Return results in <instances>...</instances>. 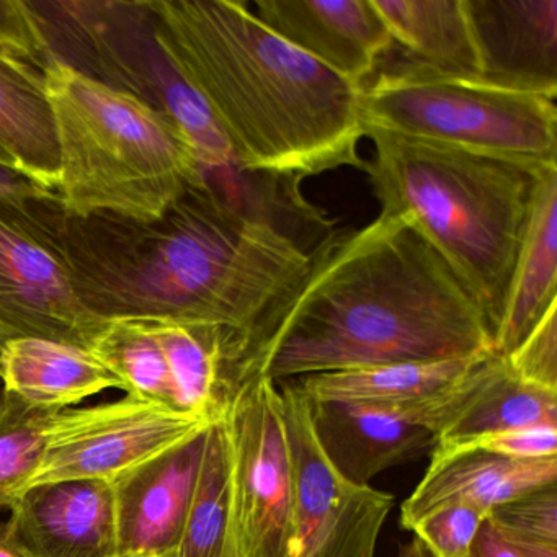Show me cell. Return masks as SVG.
Instances as JSON below:
<instances>
[{
	"label": "cell",
	"mask_w": 557,
	"mask_h": 557,
	"mask_svg": "<svg viewBox=\"0 0 557 557\" xmlns=\"http://www.w3.org/2000/svg\"><path fill=\"white\" fill-rule=\"evenodd\" d=\"M276 384L292 453L298 557H374L393 495L345 479L319 445L308 397L295 381Z\"/></svg>",
	"instance_id": "obj_9"
},
{
	"label": "cell",
	"mask_w": 557,
	"mask_h": 557,
	"mask_svg": "<svg viewBox=\"0 0 557 557\" xmlns=\"http://www.w3.org/2000/svg\"><path fill=\"white\" fill-rule=\"evenodd\" d=\"M482 449L513 459H537L557 456V426L537 425L508 430L495 435L481 436L456 448ZM438 451V449H433ZM448 451V449H442Z\"/></svg>",
	"instance_id": "obj_32"
},
{
	"label": "cell",
	"mask_w": 557,
	"mask_h": 557,
	"mask_svg": "<svg viewBox=\"0 0 557 557\" xmlns=\"http://www.w3.org/2000/svg\"><path fill=\"white\" fill-rule=\"evenodd\" d=\"M106 324L81 301L63 260L25 211L0 205V347L40 337L89 350Z\"/></svg>",
	"instance_id": "obj_11"
},
{
	"label": "cell",
	"mask_w": 557,
	"mask_h": 557,
	"mask_svg": "<svg viewBox=\"0 0 557 557\" xmlns=\"http://www.w3.org/2000/svg\"><path fill=\"white\" fill-rule=\"evenodd\" d=\"M9 530L28 557H120L113 484L76 479L27 488Z\"/></svg>",
	"instance_id": "obj_14"
},
{
	"label": "cell",
	"mask_w": 557,
	"mask_h": 557,
	"mask_svg": "<svg viewBox=\"0 0 557 557\" xmlns=\"http://www.w3.org/2000/svg\"><path fill=\"white\" fill-rule=\"evenodd\" d=\"M0 557H28L21 544L12 536L8 521L0 523Z\"/></svg>",
	"instance_id": "obj_35"
},
{
	"label": "cell",
	"mask_w": 557,
	"mask_h": 557,
	"mask_svg": "<svg viewBox=\"0 0 557 557\" xmlns=\"http://www.w3.org/2000/svg\"><path fill=\"white\" fill-rule=\"evenodd\" d=\"M520 557H557L556 484L534 488L492 508L485 518Z\"/></svg>",
	"instance_id": "obj_28"
},
{
	"label": "cell",
	"mask_w": 557,
	"mask_h": 557,
	"mask_svg": "<svg viewBox=\"0 0 557 557\" xmlns=\"http://www.w3.org/2000/svg\"><path fill=\"white\" fill-rule=\"evenodd\" d=\"M63 260L77 296L106 321L211 329L221 355L299 278L331 221L265 175H207L154 220L76 216L60 198L25 211Z\"/></svg>",
	"instance_id": "obj_1"
},
{
	"label": "cell",
	"mask_w": 557,
	"mask_h": 557,
	"mask_svg": "<svg viewBox=\"0 0 557 557\" xmlns=\"http://www.w3.org/2000/svg\"><path fill=\"white\" fill-rule=\"evenodd\" d=\"M433 449L442 451L508 430L557 426V391L520 380L504 357L491 351L433 400Z\"/></svg>",
	"instance_id": "obj_16"
},
{
	"label": "cell",
	"mask_w": 557,
	"mask_h": 557,
	"mask_svg": "<svg viewBox=\"0 0 557 557\" xmlns=\"http://www.w3.org/2000/svg\"><path fill=\"white\" fill-rule=\"evenodd\" d=\"M399 557H432L422 541L412 540L406 546L400 547Z\"/></svg>",
	"instance_id": "obj_36"
},
{
	"label": "cell",
	"mask_w": 557,
	"mask_h": 557,
	"mask_svg": "<svg viewBox=\"0 0 557 557\" xmlns=\"http://www.w3.org/2000/svg\"><path fill=\"white\" fill-rule=\"evenodd\" d=\"M556 481L557 456L513 459L472 448L432 451L425 475L400 508V523L412 531L433 511L455 504L488 515L492 508Z\"/></svg>",
	"instance_id": "obj_17"
},
{
	"label": "cell",
	"mask_w": 557,
	"mask_h": 557,
	"mask_svg": "<svg viewBox=\"0 0 557 557\" xmlns=\"http://www.w3.org/2000/svg\"><path fill=\"white\" fill-rule=\"evenodd\" d=\"M451 360L404 361L309 374L295 381L311 400L410 406L442 396L459 383L485 355Z\"/></svg>",
	"instance_id": "obj_23"
},
{
	"label": "cell",
	"mask_w": 557,
	"mask_h": 557,
	"mask_svg": "<svg viewBox=\"0 0 557 557\" xmlns=\"http://www.w3.org/2000/svg\"><path fill=\"white\" fill-rule=\"evenodd\" d=\"M485 351L491 331L453 270L409 218L380 213L311 250L299 278L224 351L221 389Z\"/></svg>",
	"instance_id": "obj_2"
},
{
	"label": "cell",
	"mask_w": 557,
	"mask_h": 557,
	"mask_svg": "<svg viewBox=\"0 0 557 557\" xmlns=\"http://www.w3.org/2000/svg\"><path fill=\"white\" fill-rule=\"evenodd\" d=\"M148 321L164 351L178 410L213 420L223 407L220 332L181 322Z\"/></svg>",
	"instance_id": "obj_25"
},
{
	"label": "cell",
	"mask_w": 557,
	"mask_h": 557,
	"mask_svg": "<svg viewBox=\"0 0 557 557\" xmlns=\"http://www.w3.org/2000/svg\"><path fill=\"white\" fill-rule=\"evenodd\" d=\"M156 34L210 110L240 171L305 181L361 169V86L267 28L237 0H152Z\"/></svg>",
	"instance_id": "obj_3"
},
{
	"label": "cell",
	"mask_w": 557,
	"mask_h": 557,
	"mask_svg": "<svg viewBox=\"0 0 557 557\" xmlns=\"http://www.w3.org/2000/svg\"><path fill=\"white\" fill-rule=\"evenodd\" d=\"M475 557H520L515 554L500 537L492 530L491 524L484 521L481 531H479L478 540L474 544Z\"/></svg>",
	"instance_id": "obj_34"
},
{
	"label": "cell",
	"mask_w": 557,
	"mask_h": 557,
	"mask_svg": "<svg viewBox=\"0 0 557 557\" xmlns=\"http://www.w3.org/2000/svg\"><path fill=\"white\" fill-rule=\"evenodd\" d=\"M61 409L30 406L5 393L0 403V510L27 491L44 461L51 423Z\"/></svg>",
	"instance_id": "obj_27"
},
{
	"label": "cell",
	"mask_w": 557,
	"mask_h": 557,
	"mask_svg": "<svg viewBox=\"0 0 557 557\" xmlns=\"http://www.w3.org/2000/svg\"><path fill=\"white\" fill-rule=\"evenodd\" d=\"M557 302V165L541 175L492 350L507 357Z\"/></svg>",
	"instance_id": "obj_20"
},
{
	"label": "cell",
	"mask_w": 557,
	"mask_h": 557,
	"mask_svg": "<svg viewBox=\"0 0 557 557\" xmlns=\"http://www.w3.org/2000/svg\"><path fill=\"white\" fill-rule=\"evenodd\" d=\"M481 79L556 100L557 0H465Z\"/></svg>",
	"instance_id": "obj_15"
},
{
	"label": "cell",
	"mask_w": 557,
	"mask_h": 557,
	"mask_svg": "<svg viewBox=\"0 0 557 557\" xmlns=\"http://www.w3.org/2000/svg\"><path fill=\"white\" fill-rule=\"evenodd\" d=\"M58 195L32 181L8 162H0V205L27 211L41 201L57 200Z\"/></svg>",
	"instance_id": "obj_33"
},
{
	"label": "cell",
	"mask_w": 557,
	"mask_h": 557,
	"mask_svg": "<svg viewBox=\"0 0 557 557\" xmlns=\"http://www.w3.org/2000/svg\"><path fill=\"white\" fill-rule=\"evenodd\" d=\"M381 213L403 214L440 253L478 306L492 342L541 175L547 168L364 128Z\"/></svg>",
	"instance_id": "obj_4"
},
{
	"label": "cell",
	"mask_w": 557,
	"mask_h": 557,
	"mask_svg": "<svg viewBox=\"0 0 557 557\" xmlns=\"http://www.w3.org/2000/svg\"><path fill=\"white\" fill-rule=\"evenodd\" d=\"M28 5L54 60L172 120L205 174L237 168L210 110L162 50L152 0H28Z\"/></svg>",
	"instance_id": "obj_6"
},
{
	"label": "cell",
	"mask_w": 557,
	"mask_h": 557,
	"mask_svg": "<svg viewBox=\"0 0 557 557\" xmlns=\"http://www.w3.org/2000/svg\"><path fill=\"white\" fill-rule=\"evenodd\" d=\"M177 557H237L230 449L221 412L205 433L203 455Z\"/></svg>",
	"instance_id": "obj_24"
},
{
	"label": "cell",
	"mask_w": 557,
	"mask_h": 557,
	"mask_svg": "<svg viewBox=\"0 0 557 557\" xmlns=\"http://www.w3.org/2000/svg\"><path fill=\"white\" fill-rule=\"evenodd\" d=\"M89 350L128 396L178 410L168 361L148 319L107 321Z\"/></svg>",
	"instance_id": "obj_26"
},
{
	"label": "cell",
	"mask_w": 557,
	"mask_h": 557,
	"mask_svg": "<svg viewBox=\"0 0 557 557\" xmlns=\"http://www.w3.org/2000/svg\"><path fill=\"white\" fill-rule=\"evenodd\" d=\"M207 429L112 482L120 557H177Z\"/></svg>",
	"instance_id": "obj_13"
},
{
	"label": "cell",
	"mask_w": 557,
	"mask_h": 557,
	"mask_svg": "<svg viewBox=\"0 0 557 557\" xmlns=\"http://www.w3.org/2000/svg\"><path fill=\"white\" fill-rule=\"evenodd\" d=\"M406 61L433 73L481 79L465 0H373Z\"/></svg>",
	"instance_id": "obj_22"
},
{
	"label": "cell",
	"mask_w": 557,
	"mask_h": 557,
	"mask_svg": "<svg viewBox=\"0 0 557 557\" xmlns=\"http://www.w3.org/2000/svg\"><path fill=\"white\" fill-rule=\"evenodd\" d=\"M520 380L557 391V302L536 327L504 357Z\"/></svg>",
	"instance_id": "obj_30"
},
{
	"label": "cell",
	"mask_w": 557,
	"mask_h": 557,
	"mask_svg": "<svg viewBox=\"0 0 557 557\" xmlns=\"http://www.w3.org/2000/svg\"><path fill=\"white\" fill-rule=\"evenodd\" d=\"M0 149L12 165L58 195L60 151L44 71L0 50Z\"/></svg>",
	"instance_id": "obj_21"
},
{
	"label": "cell",
	"mask_w": 557,
	"mask_h": 557,
	"mask_svg": "<svg viewBox=\"0 0 557 557\" xmlns=\"http://www.w3.org/2000/svg\"><path fill=\"white\" fill-rule=\"evenodd\" d=\"M0 50L44 73L53 60L44 32L25 0H0Z\"/></svg>",
	"instance_id": "obj_31"
},
{
	"label": "cell",
	"mask_w": 557,
	"mask_h": 557,
	"mask_svg": "<svg viewBox=\"0 0 557 557\" xmlns=\"http://www.w3.org/2000/svg\"><path fill=\"white\" fill-rule=\"evenodd\" d=\"M0 162H8V164L12 165V162L9 161L8 156H5V152L2 151V149H0ZM14 168H15V165H14Z\"/></svg>",
	"instance_id": "obj_38"
},
{
	"label": "cell",
	"mask_w": 557,
	"mask_h": 557,
	"mask_svg": "<svg viewBox=\"0 0 557 557\" xmlns=\"http://www.w3.org/2000/svg\"><path fill=\"white\" fill-rule=\"evenodd\" d=\"M237 557H298L292 453L278 384L252 377L224 397Z\"/></svg>",
	"instance_id": "obj_8"
},
{
	"label": "cell",
	"mask_w": 557,
	"mask_h": 557,
	"mask_svg": "<svg viewBox=\"0 0 557 557\" xmlns=\"http://www.w3.org/2000/svg\"><path fill=\"white\" fill-rule=\"evenodd\" d=\"M210 422L133 396L63 409L51 423L44 461L27 488L76 479L113 482L203 432Z\"/></svg>",
	"instance_id": "obj_10"
},
{
	"label": "cell",
	"mask_w": 557,
	"mask_h": 557,
	"mask_svg": "<svg viewBox=\"0 0 557 557\" xmlns=\"http://www.w3.org/2000/svg\"><path fill=\"white\" fill-rule=\"evenodd\" d=\"M5 393L30 406L67 409L122 381L87 348L40 337H17L0 347Z\"/></svg>",
	"instance_id": "obj_19"
},
{
	"label": "cell",
	"mask_w": 557,
	"mask_h": 557,
	"mask_svg": "<svg viewBox=\"0 0 557 557\" xmlns=\"http://www.w3.org/2000/svg\"><path fill=\"white\" fill-rule=\"evenodd\" d=\"M5 397V387H4V381H2V377H0V403L4 400Z\"/></svg>",
	"instance_id": "obj_37"
},
{
	"label": "cell",
	"mask_w": 557,
	"mask_h": 557,
	"mask_svg": "<svg viewBox=\"0 0 557 557\" xmlns=\"http://www.w3.org/2000/svg\"><path fill=\"white\" fill-rule=\"evenodd\" d=\"M363 128L534 165H557L556 100L404 60L364 83Z\"/></svg>",
	"instance_id": "obj_7"
},
{
	"label": "cell",
	"mask_w": 557,
	"mask_h": 557,
	"mask_svg": "<svg viewBox=\"0 0 557 557\" xmlns=\"http://www.w3.org/2000/svg\"><path fill=\"white\" fill-rule=\"evenodd\" d=\"M44 74L66 213L154 220L207 178L168 116L54 58Z\"/></svg>",
	"instance_id": "obj_5"
},
{
	"label": "cell",
	"mask_w": 557,
	"mask_h": 557,
	"mask_svg": "<svg viewBox=\"0 0 557 557\" xmlns=\"http://www.w3.org/2000/svg\"><path fill=\"white\" fill-rule=\"evenodd\" d=\"M309 404L322 451L355 484L367 485L384 469L435 448V433L394 407L311 399Z\"/></svg>",
	"instance_id": "obj_18"
},
{
	"label": "cell",
	"mask_w": 557,
	"mask_h": 557,
	"mask_svg": "<svg viewBox=\"0 0 557 557\" xmlns=\"http://www.w3.org/2000/svg\"><path fill=\"white\" fill-rule=\"evenodd\" d=\"M487 513L468 504L448 505L420 521L413 533L432 557H475L474 544Z\"/></svg>",
	"instance_id": "obj_29"
},
{
	"label": "cell",
	"mask_w": 557,
	"mask_h": 557,
	"mask_svg": "<svg viewBox=\"0 0 557 557\" xmlns=\"http://www.w3.org/2000/svg\"><path fill=\"white\" fill-rule=\"evenodd\" d=\"M267 28L355 86L394 47L373 0H256Z\"/></svg>",
	"instance_id": "obj_12"
}]
</instances>
